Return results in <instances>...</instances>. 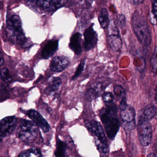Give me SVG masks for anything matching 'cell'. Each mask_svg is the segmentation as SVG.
<instances>
[{
    "instance_id": "obj_1",
    "label": "cell",
    "mask_w": 157,
    "mask_h": 157,
    "mask_svg": "<svg viewBox=\"0 0 157 157\" xmlns=\"http://www.w3.org/2000/svg\"><path fill=\"white\" fill-rule=\"evenodd\" d=\"M99 116L107 136L110 140H113L120 127L116 105L112 103L106 104L100 111Z\"/></svg>"
},
{
    "instance_id": "obj_2",
    "label": "cell",
    "mask_w": 157,
    "mask_h": 157,
    "mask_svg": "<svg viewBox=\"0 0 157 157\" xmlns=\"http://www.w3.org/2000/svg\"><path fill=\"white\" fill-rule=\"evenodd\" d=\"M132 29L140 43L144 46L150 44L151 33L149 26L142 15L135 13L131 19Z\"/></svg>"
},
{
    "instance_id": "obj_3",
    "label": "cell",
    "mask_w": 157,
    "mask_h": 157,
    "mask_svg": "<svg viewBox=\"0 0 157 157\" xmlns=\"http://www.w3.org/2000/svg\"><path fill=\"white\" fill-rule=\"evenodd\" d=\"M6 32L7 37L13 44H22L25 42V37L21 22L18 15H12L8 19Z\"/></svg>"
},
{
    "instance_id": "obj_4",
    "label": "cell",
    "mask_w": 157,
    "mask_h": 157,
    "mask_svg": "<svg viewBox=\"0 0 157 157\" xmlns=\"http://www.w3.org/2000/svg\"><path fill=\"white\" fill-rule=\"evenodd\" d=\"M33 122L21 119L18 123L17 136L25 143H32L37 138L38 128Z\"/></svg>"
},
{
    "instance_id": "obj_5",
    "label": "cell",
    "mask_w": 157,
    "mask_h": 157,
    "mask_svg": "<svg viewBox=\"0 0 157 157\" xmlns=\"http://www.w3.org/2000/svg\"><path fill=\"white\" fill-rule=\"evenodd\" d=\"M121 125L126 132H130L136 127V111L133 106L128 104L125 97L119 104Z\"/></svg>"
},
{
    "instance_id": "obj_6",
    "label": "cell",
    "mask_w": 157,
    "mask_h": 157,
    "mask_svg": "<svg viewBox=\"0 0 157 157\" xmlns=\"http://www.w3.org/2000/svg\"><path fill=\"white\" fill-rule=\"evenodd\" d=\"M138 136L140 144L147 147L151 143L152 128L149 121L139 118L137 125Z\"/></svg>"
},
{
    "instance_id": "obj_7",
    "label": "cell",
    "mask_w": 157,
    "mask_h": 157,
    "mask_svg": "<svg viewBox=\"0 0 157 157\" xmlns=\"http://www.w3.org/2000/svg\"><path fill=\"white\" fill-rule=\"evenodd\" d=\"M108 41L110 47L114 51H117L121 48L122 41L119 35L116 24L114 20H112L108 25Z\"/></svg>"
},
{
    "instance_id": "obj_8",
    "label": "cell",
    "mask_w": 157,
    "mask_h": 157,
    "mask_svg": "<svg viewBox=\"0 0 157 157\" xmlns=\"http://www.w3.org/2000/svg\"><path fill=\"white\" fill-rule=\"evenodd\" d=\"M17 119L14 116H7L2 119L0 123L1 140L10 135L17 126Z\"/></svg>"
},
{
    "instance_id": "obj_9",
    "label": "cell",
    "mask_w": 157,
    "mask_h": 157,
    "mask_svg": "<svg viewBox=\"0 0 157 157\" xmlns=\"http://www.w3.org/2000/svg\"><path fill=\"white\" fill-rule=\"evenodd\" d=\"M85 126L88 131L94 136V138L104 144H107L103 128L99 122L96 121H90L86 123Z\"/></svg>"
},
{
    "instance_id": "obj_10",
    "label": "cell",
    "mask_w": 157,
    "mask_h": 157,
    "mask_svg": "<svg viewBox=\"0 0 157 157\" xmlns=\"http://www.w3.org/2000/svg\"><path fill=\"white\" fill-rule=\"evenodd\" d=\"M83 47L86 51L94 48L97 44L98 35L93 29V25L86 29L84 32Z\"/></svg>"
},
{
    "instance_id": "obj_11",
    "label": "cell",
    "mask_w": 157,
    "mask_h": 157,
    "mask_svg": "<svg viewBox=\"0 0 157 157\" xmlns=\"http://www.w3.org/2000/svg\"><path fill=\"white\" fill-rule=\"evenodd\" d=\"M26 114L44 133L49 131L50 125L49 124L40 113L34 109H30L26 112Z\"/></svg>"
},
{
    "instance_id": "obj_12",
    "label": "cell",
    "mask_w": 157,
    "mask_h": 157,
    "mask_svg": "<svg viewBox=\"0 0 157 157\" xmlns=\"http://www.w3.org/2000/svg\"><path fill=\"white\" fill-rule=\"evenodd\" d=\"M36 5L46 12H52L63 6L64 0H34Z\"/></svg>"
},
{
    "instance_id": "obj_13",
    "label": "cell",
    "mask_w": 157,
    "mask_h": 157,
    "mask_svg": "<svg viewBox=\"0 0 157 157\" xmlns=\"http://www.w3.org/2000/svg\"><path fill=\"white\" fill-rule=\"evenodd\" d=\"M69 63L68 58L64 56H57L55 57L51 61L50 69L54 72H61L67 67Z\"/></svg>"
},
{
    "instance_id": "obj_14",
    "label": "cell",
    "mask_w": 157,
    "mask_h": 157,
    "mask_svg": "<svg viewBox=\"0 0 157 157\" xmlns=\"http://www.w3.org/2000/svg\"><path fill=\"white\" fill-rule=\"evenodd\" d=\"M82 39L80 33L74 34L71 37L69 48L76 55H80L82 52Z\"/></svg>"
},
{
    "instance_id": "obj_15",
    "label": "cell",
    "mask_w": 157,
    "mask_h": 157,
    "mask_svg": "<svg viewBox=\"0 0 157 157\" xmlns=\"http://www.w3.org/2000/svg\"><path fill=\"white\" fill-rule=\"evenodd\" d=\"M58 46V40H50L42 50V56L43 58L45 59L50 58L56 52Z\"/></svg>"
},
{
    "instance_id": "obj_16",
    "label": "cell",
    "mask_w": 157,
    "mask_h": 157,
    "mask_svg": "<svg viewBox=\"0 0 157 157\" xmlns=\"http://www.w3.org/2000/svg\"><path fill=\"white\" fill-rule=\"evenodd\" d=\"M62 83V80L59 77H52L48 80V86L44 90V93L50 95L59 90Z\"/></svg>"
},
{
    "instance_id": "obj_17",
    "label": "cell",
    "mask_w": 157,
    "mask_h": 157,
    "mask_svg": "<svg viewBox=\"0 0 157 157\" xmlns=\"http://www.w3.org/2000/svg\"><path fill=\"white\" fill-rule=\"evenodd\" d=\"M103 86L101 82L95 83L86 92L85 98L88 101L93 100L99 96L102 91Z\"/></svg>"
},
{
    "instance_id": "obj_18",
    "label": "cell",
    "mask_w": 157,
    "mask_h": 157,
    "mask_svg": "<svg viewBox=\"0 0 157 157\" xmlns=\"http://www.w3.org/2000/svg\"><path fill=\"white\" fill-rule=\"evenodd\" d=\"M156 113V107L153 105H151L144 109L141 114L140 115L139 118L150 121L153 118Z\"/></svg>"
},
{
    "instance_id": "obj_19",
    "label": "cell",
    "mask_w": 157,
    "mask_h": 157,
    "mask_svg": "<svg viewBox=\"0 0 157 157\" xmlns=\"http://www.w3.org/2000/svg\"><path fill=\"white\" fill-rule=\"evenodd\" d=\"M98 20L101 27L103 29H105L109 24V15L108 12L105 8H102L101 10L100 14L98 16Z\"/></svg>"
},
{
    "instance_id": "obj_20",
    "label": "cell",
    "mask_w": 157,
    "mask_h": 157,
    "mask_svg": "<svg viewBox=\"0 0 157 157\" xmlns=\"http://www.w3.org/2000/svg\"><path fill=\"white\" fill-rule=\"evenodd\" d=\"M67 144L66 142L58 139L56 141V148L55 152L56 157H64L66 154Z\"/></svg>"
},
{
    "instance_id": "obj_21",
    "label": "cell",
    "mask_w": 157,
    "mask_h": 157,
    "mask_svg": "<svg viewBox=\"0 0 157 157\" xmlns=\"http://www.w3.org/2000/svg\"><path fill=\"white\" fill-rule=\"evenodd\" d=\"M20 157H42V152L38 148H31L27 150L21 152L19 155Z\"/></svg>"
},
{
    "instance_id": "obj_22",
    "label": "cell",
    "mask_w": 157,
    "mask_h": 157,
    "mask_svg": "<svg viewBox=\"0 0 157 157\" xmlns=\"http://www.w3.org/2000/svg\"><path fill=\"white\" fill-rule=\"evenodd\" d=\"M94 142L98 151L101 156H106L108 152V147L107 144H105L101 142L97 139L94 138Z\"/></svg>"
},
{
    "instance_id": "obj_23",
    "label": "cell",
    "mask_w": 157,
    "mask_h": 157,
    "mask_svg": "<svg viewBox=\"0 0 157 157\" xmlns=\"http://www.w3.org/2000/svg\"><path fill=\"white\" fill-rule=\"evenodd\" d=\"M1 78L3 82L8 83L12 81L10 71L7 68H2L1 70Z\"/></svg>"
},
{
    "instance_id": "obj_24",
    "label": "cell",
    "mask_w": 157,
    "mask_h": 157,
    "mask_svg": "<svg viewBox=\"0 0 157 157\" xmlns=\"http://www.w3.org/2000/svg\"><path fill=\"white\" fill-rule=\"evenodd\" d=\"M85 61H86L85 59H83L82 60H81L80 62L75 71V74L71 78V80H74L75 79L77 78L82 73V71L84 70V67H85Z\"/></svg>"
},
{
    "instance_id": "obj_25",
    "label": "cell",
    "mask_w": 157,
    "mask_h": 157,
    "mask_svg": "<svg viewBox=\"0 0 157 157\" xmlns=\"http://www.w3.org/2000/svg\"><path fill=\"white\" fill-rule=\"evenodd\" d=\"M114 92L117 100H121V101L123 98L125 97L124 90L120 85H116L115 86L114 88Z\"/></svg>"
},
{
    "instance_id": "obj_26",
    "label": "cell",
    "mask_w": 157,
    "mask_h": 157,
    "mask_svg": "<svg viewBox=\"0 0 157 157\" xmlns=\"http://www.w3.org/2000/svg\"><path fill=\"white\" fill-rule=\"evenodd\" d=\"M152 16L151 22L157 25V0H151Z\"/></svg>"
},
{
    "instance_id": "obj_27",
    "label": "cell",
    "mask_w": 157,
    "mask_h": 157,
    "mask_svg": "<svg viewBox=\"0 0 157 157\" xmlns=\"http://www.w3.org/2000/svg\"><path fill=\"white\" fill-rule=\"evenodd\" d=\"M102 99L105 103L109 104L113 102L114 99V96L110 92H105L102 94Z\"/></svg>"
},
{
    "instance_id": "obj_28",
    "label": "cell",
    "mask_w": 157,
    "mask_h": 157,
    "mask_svg": "<svg viewBox=\"0 0 157 157\" xmlns=\"http://www.w3.org/2000/svg\"><path fill=\"white\" fill-rule=\"evenodd\" d=\"M8 90L7 88L5 87L4 85H3L2 83H1V102L5 101L8 98Z\"/></svg>"
},
{
    "instance_id": "obj_29",
    "label": "cell",
    "mask_w": 157,
    "mask_h": 157,
    "mask_svg": "<svg viewBox=\"0 0 157 157\" xmlns=\"http://www.w3.org/2000/svg\"><path fill=\"white\" fill-rule=\"evenodd\" d=\"M118 23L121 28H123L125 24V17L123 14L119 15L118 19Z\"/></svg>"
},
{
    "instance_id": "obj_30",
    "label": "cell",
    "mask_w": 157,
    "mask_h": 157,
    "mask_svg": "<svg viewBox=\"0 0 157 157\" xmlns=\"http://www.w3.org/2000/svg\"><path fill=\"white\" fill-rule=\"evenodd\" d=\"M127 1L132 5H138L140 3V0H127Z\"/></svg>"
},
{
    "instance_id": "obj_31",
    "label": "cell",
    "mask_w": 157,
    "mask_h": 157,
    "mask_svg": "<svg viewBox=\"0 0 157 157\" xmlns=\"http://www.w3.org/2000/svg\"><path fill=\"white\" fill-rule=\"evenodd\" d=\"M4 64V59H3V54L2 52H1V66H2Z\"/></svg>"
},
{
    "instance_id": "obj_32",
    "label": "cell",
    "mask_w": 157,
    "mask_h": 157,
    "mask_svg": "<svg viewBox=\"0 0 157 157\" xmlns=\"http://www.w3.org/2000/svg\"><path fill=\"white\" fill-rule=\"evenodd\" d=\"M155 100H156V103H157V88H156V97H155Z\"/></svg>"
},
{
    "instance_id": "obj_33",
    "label": "cell",
    "mask_w": 157,
    "mask_h": 157,
    "mask_svg": "<svg viewBox=\"0 0 157 157\" xmlns=\"http://www.w3.org/2000/svg\"><path fill=\"white\" fill-rule=\"evenodd\" d=\"M145 0H140V3H142Z\"/></svg>"
}]
</instances>
